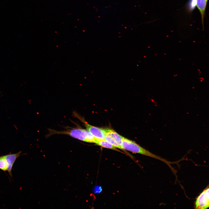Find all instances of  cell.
<instances>
[{
	"label": "cell",
	"mask_w": 209,
	"mask_h": 209,
	"mask_svg": "<svg viewBox=\"0 0 209 209\" xmlns=\"http://www.w3.org/2000/svg\"><path fill=\"white\" fill-rule=\"evenodd\" d=\"M102 190V188L100 186H97L95 189V192L96 193H100Z\"/></svg>",
	"instance_id": "10"
},
{
	"label": "cell",
	"mask_w": 209,
	"mask_h": 209,
	"mask_svg": "<svg viewBox=\"0 0 209 209\" xmlns=\"http://www.w3.org/2000/svg\"><path fill=\"white\" fill-rule=\"evenodd\" d=\"M79 118H80V120L84 124L86 129L95 137L97 140L105 139L106 129L92 126L88 123L83 119Z\"/></svg>",
	"instance_id": "5"
},
{
	"label": "cell",
	"mask_w": 209,
	"mask_h": 209,
	"mask_svg": "<svg viewBox=\"0 0 209 209\" xmlns=\"http://www.w3.org/2000/svg\"><path fill=\"white\" fill-rule=\"evenodd\" d=\"M95 143L103 147L116 150H117L116 147L105 139L97 140Z\"/></svg>",
	"instance_id": "8"
},
{
	"label": "cell",
	"mask_w": 209,
	"mask_h": 209,
	"mask_svg": "<svg viewBox=\"0 0 209 209\" xmlns=\"http://www.w3.org/2000/svg\"><path fill=\"white\" fill-rule=\"evenodd\" d=\"M50 135L65 134L80 140L90 143H96V139L86 129L80 127L67 128L61 131L51 130Z\"/></svg>",
	"instance_id": "2"
},
{
	"label": "cell",
	"mask_w": 209,
	"mask_h": 209,
	"mask_svg": "<svg viewBox=\"0 0 209 209\" xmlns=\"http://www.w3.org/2000/svg\"><path fill=\"white\" fill-rule=\"evenodd\" d=\"M21 151L15 154H9L3 155L7 163V171L10 177H12V170L13 166L17 158L21 156Z\"/></svg>",
	"instance_id": "6"
},
{
	"label": "cell",
	"mask_w": 209,
	"mask_h": 209,
	"mask_svg": "<svg viewBox=\"0 0 209 209\" xmlns=\"http://www.w3.org/2000/svg\"><path fill=\"white\" fill-rule=\"evenodd\" d=\"M121 149L159 160L167 164L173 172H175V170L171 165V164L174 163L175 162L169 161L165 159L155 155L143 148L134 142L124 137L123 138L121 145Z\"/></svg>",
	"instance_id": "1"
},
{
	"label": "cell",
	"mask_w": 209,
	"mask_h": 209,
	"mask_svg": "<svg viewBox=\"0 0 209 209\" xmlns=\"http://www.w3.org/2000/svg\"><path fill=\"white\" fill-rule=\"evenodd\" d=\"M123 138L114 130L106 129L105 139L116 148L121 149Z\"/></svg>",
	"instance_id": "3"
},
{
	"label": "cell",
	"mask_w": 209,
	"mask_h": 209,
	"mask_svg": "<svg viewBox=\"0 0 209 209\" xmlns=\"http://www.w3.org/2000/svg\"><path fill=\"white\" fill-rule=\"evenodd\" d=\"M7 163L4 156H0V169L6 172L7 171Z\"/></svg>",
	"instance_id": "9"
},
{
	"label": "cell",
	"mask_w": 209,
	"mask_h": 209,
	"mask_svg": "<svg viewBox=\"0 0 209 209\" xmlns=\"http://www.w3.org/2000/svg\"><path fill=\"white\" fill-rule=\"evenodd\" d=\"M207 1L208 0H195L196 5L201 15L203 25L204 15Z\"/></svg>",
	"instance_id": "7"
},
{
	"label": "cell",
	"mask_w": 209,
	"mask_h": 209,
	"mask_svg": "<svg viewBox=\"0 0 209 209\" xmlns=\"http://www.w3.org/2000/svg\"><path fill=\"white\" fill-rule=\"evenodd\" d=\"M209 188L208 186L196 199L195 209H206L209 206Z\"/></svg>",
	"instance_id": "4"
}]
</instances>
